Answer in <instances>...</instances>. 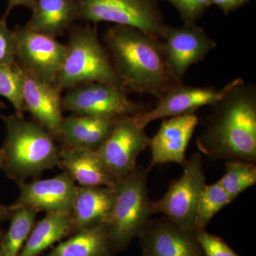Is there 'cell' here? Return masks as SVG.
<instances>
[{
    "label": "cell",
    "instance_id": "cell-1",
    "mask_svg": "<svg viewBox=\"0 0 256 256\" xmlns=\"http://www.w3.org/2000/svg\"><path fill=\"white\" fill-rule=\"evenodd\" d=\"M198 150L212 159L256 160V87L242 78L213 105Z\"/></svg>",
    "mask_w": 256,
    "mask_h": 256
},
{
    "label": "cell",
    "instance_id": "cell-2",
    "mask_svg": "<svg viewBox=\"0 0 256 256\" xmlns=\"http://www.w3.org/2000/svg\"><path fill=\"white\" fill-rule=\"evenodd\" d=\"M106 50L126 90L159 99L178 82L170 74L158 36L126 25L114 24L104 35Z\"/></svg>",
    "mask_w": 256,
    "mask_h": 256
},
{
    "label": "cell",
    "instance_id": "cell-3",
    "mask_svg": "<svg viewBox=\"0 0 256 256\" xmlns=\"http://www.w3.org/2000/svg\"><path fill=\"white\" fill-rule=\"evenodd\" d=\"M6 128L2 149L4 170L8 178L16 183L28 178L36 180L46 170L58 166L60 148L55 138L33 121L22 114L2 116Z\"/></svg>",
    "mask_w": 256,
    "mask_h": 256
},
{
    "label": "cell",
    "instance_id": "cell-4",
    "mask_svg": "<svg viewBox=\"0 0 256 256\" xmlns=\"http://www.w3.org/2000/svg\"><path fill=\"white\" fill-rule=\"evenodd\" d=\"M68 32L65 54L55 80L60 92L90 82L124 88L99 40L96 26L73 25Z\"/></svg>",
    "mask_w": 256,
    "mask_h": 256
},
{
    "label": "cell",
    "instance_id": "cell-5",
    "mask_svg": "<svg viewBox=\"0 0 256 256\" xmlns=\"http://www.w3.org/2000/svg\"><path fill=\"white\" fill-rule=\"evenodd\" d=\"M146 178L148 171L136 166L114 186V207L106 224L108 237L114 252L122 250L132 239L140 237L152 214Z\"/></svg>",
    "mask_w": 256,
    "mask_h": 256
},
{
    "label": "cell",
    "instance_id": "cell-6",
    "mask_svg": "<svg viewBox=\"0 0 256 256\" xmlns=\"http://www.w3.org/2000/svg\"><path fill=\"white\" fill-rule=\"evenodd\" d=\"M78 20L88 23H114L133 26L164 37L166 24L160 0H77Z\"/></svg>",
    "mask_w": 256,
    "mask_h": 256
},
{
    "label": "cell",
    "instance_id": "cell-7",
    "mask_svg": "<svg viewBox=\"0 0 256 256\" xmlns=\"http://www.w3.org/2000/svg\"><path fill=\"white\" fill-rule=\"evenodd\" d=\"M64 110L73 114L107 119L134 116L149 110L128 98L124 88L105 82H90L68 89L62 98Z\"/></svg>",
    "mask_w": 256,
    "mask_h": 256
},
{
    "label": "cell",
    "instance_id": "cell-8",
    "mask_svg": "<svg viewBox=\"0 0 256 256\" xmlns=\"http://www.w3.org/2000/svg\"><path fill=\"white\" fill-rule=\"evenodd\" d=\"M183 168L182 175L171 183L164 196L158 201L151 202V212L163 214L184 228L196 230L197 204L206 185L201 154L195 152L186 160Z\"/></svg>",
    "mask_w": 256,
    "mask_h": 256
},
{
    "label": "cell",
    "instance_id": "cell-9",
    "mask_svg": "<svg viewBox=\"0 0 256 256\" xmlns=\"http://www.w3.org/2000/svg\"><path fill=\"white\" fill-rule=\"evenodd\" d=\"M136 116L118 120L114 129L97 152L114 178H124L136 168L140 153L150 146L146 128L138 126Z\"/></svg>",
    "mask_w": 256,
    "mask_h": 256
},
{
    "label": "cell",
    "instance_id": "cell-10",
    "mask_svg": "<svg viewBox=\"0 0 256 256\" xmlns=\"http://www.w3.org/2000/svg\"><path fill=\"white\" fill-rule=\"evenodd\" d=\"M14 32L16 63L38 78L55 85L65 54V45L56 37L26 26H16Z\"/></svg>",
    "mask_w": 256,
    "mask_h": 256
},
{
    "label": "cell",
    "instance_id": "cell-11",
    "mask_svg": "<svg viewBox=\"0 0 256 256\" xmlns=\"http://www.w3.org/2000/svg\"><path fill=\"white\" fill-rule=\"evenodd\" d=\"M162 46L170 74L176 82H182L188 69L204 60L216 44L196 24L181 28L166 25Z\"/></svg>",
    "mask_w": 256,
    "mask_h": 256
},
{
    "label": "cell",
    "instance_id": "cell-12",
    "mask_svg": "<svg viewBox=\"0 0 256 256\" xmlns=\"http://www.w3.org/2000/svg\"><path fill=\"white\" fill-rule=\"evenodd\" d=\"M235 80L220 89L214 87H194L182 82L174 84L158 99L154 108L136 116L138 126L146 128L156 120L168 118L183 114H195L204 106H213L220 100Z\"/></svg>",
    "mask_w": 256,
    "mask_h": 256
},
{
    "label": "cell",
    "instance_id": "cell-13",
    "mask_svg": "<svg viewBox=\"0 0 256 256\" xmlns=\"http://www.w3.org/2000/svg\"><path fill=\"white\" fill-rule=\"evenodd\" d=\"M18 66L22 82L24 110L31 114L37 124L58 139L64 118L62 92L54 84L38 78L18 64Z\"/></svg>",
    "mask_w": 256,
    "mask_h": 256
},
{
    "label": "cell",
    "instance_id": "cell-14",
    "mask_svg": "<svg viewBox=\"0 0 256 256\" xmlns=\"http://www.w3.org/2000/svg\"><path fill=\"white\" fill-rule=\"evenodd\" d=\"M20 194L12 207L26 206L38 212L70 214L77 186L64 171L55 178L18 183Z\"/></svg>",
    "mask_w": 256,
    "mask_h": 256
},
{
    "label": "cell",
    "instance_id": "cell-15",
    "mask_svg": "<svg viewBox=\"0 0 256 256\" xmlns=\"http://www.w3.org/2000/svg\"><path fill=\"white\" fill-rule=\"evenodd\" d=\"M196 230L184 228L168 218L149 220L140 237L143 256H205Z\"/></svg>",
    "mask_w": 256,
    "mask_h": 256
},
{
    "label": "cell",
    "instance_id": "cell-16",
    "mask_svg": "<svg viewBox=\"0 0 256 256\" xmlns=\"http://www.w3.org/2000/svg\"><path fill=\"white\" fill-rule=\"evenodd\" d=\"M198 118L195 114L164 119L159 130L151 138V162L150 169L168 162L184 164L186 152Z\"/></svg>",
    "mask_w": 256,
    "mask_h": 256
},
{
    "label": "cell",
    "instance_id": "cell-17",
    "mask_svg": "<svg viewBox=\"0 0 256 256\" xmlns=\"http://www.w3.org/2000/svg\"><path fill=\"white\" fill-rule=\"evenodd\" d=\"M114 198V186H77L70 213V233L107 224L112 213Z\"/></svg>",
    "mask_w": 256,
    "mask_h": 256
},
{
    "label": "cell",
    "instance_id": "cell-18",
    "mask_svg": "<svg viewBox=\"0 0 256 256\" xmlns=\"http://www.w3.org/2000/svg\"><path fill=\"white\" fill-rule=\"evenodd\" d=\"M58 166L80 186H114L117 178L111 174L97 152L84 148H60Z\"/></svg>",
    "mask_w": 256,
    "mask_h": 256
},
{
    "label": "cell",
    "instance_id": "cell-19",
    "mask_svg": "<svg viewBox=\"0 0 256 256\" xmlns=\"http://www.w3.org/2000/svg\"><path fill=\"white\" fill-rule=\"evenodd\" d=\"M118 120L72 114L64 118L58 140L63 146L97 151L110 134Z\"/></svg>",
    "mask_w": 256,
    "mask_h": 256
},
{
    "label": "cell",
    "instance_id": "cell-20",
    "mask_svg": "<svg viewBox=\"0 0 256 256\" xmlns=\"http://www.w3.org/2000/svg\"><path fill=\"white\" fill-rule=\"evenodd\" d=\"M31 10L32 18L25 26L56 38L78 20L77 0H35Z\"/></svg>",
    "mask_w": 256,
    "mask_h": 256
},
{
    "label": "cell",
    "instance_id": "cell-21",
    "mask_svg": "<svg viewBox=\"0 0 256 256\" xmlns=\"http://www.w3.org/2000/svg\"><path fill=\"white\" fill-rule=\"evenodd\" d=\"M106 224L80 229L44 256H112Z\"/></svg>",
    "mask_w": 256,
    "mask_h": 256
},
{
    "label": "cell",
    "instance_id": "cell-22",
    "mask_svg": "<svg viewBox=\"0 0 256 256\" xmlns=\"http://www.w3.org/2000/svg\"><path fill=\"white\" fill-rule=\"evenodd\" d=\"M70 214L47 213L34 226L28 240L18 256H38L56 242L70 234Z\"/></svg>",
    "mask_w": 256,
    "mask_h": 256
},
{
    "label": "cell",
    "instance_id": "cell-23",
    "mask_svg": "<svg viewBox=\"0 0 256 256\" xmlns=\"http://www.w3.org/2000/svg\"><path fill=\"white\" fill-rule=\"evenodd\" d=\"M10 226L0 242V256H18L34 226L38 210L10 206Z\"/></svg>",
    "mask_w": 256,
    "mask_h": 256
},
{
    "label": "cell",
    "instance_id": "cell-24",
    "mask_svg": "<svg viewBox=\"0 0 256 256\" xmlns=\"http://www.w3.org/2000/svg\"><path fill=\"white\" fill-rule=\"evenodd\" d=\"M218 182L232 202L242 192L256 184V165L250 162L229 160L226 164L225 174Z\"/></svg>",
    "mask_w": 256,
    "mask_h": 256
},
{
    "label": "cell",
    "instance_id": "cell-25",
    "mask_svg": "<svg viewBox=\"0 0 256 256\" xmlns=\"http://www.w3.org/2000/svg\"><path fill=\"white\" fill-rule=\"evenodd\" d=\"M232 200L220 182L206 185L202 192L195 215L196 229L204 228L220 210L228 204Z\"/></svg>",
    "mask_w": 256,
    "mask_h": 256
},
{
    "label": "cell",
    "instance_id": "cell-26",
    "mask_svg": "<svg viewBox=\"0 0 256 256\" xmlns=\"http://www.w3.org/2000/svg\"><path fill=\"white\" fill-rule=\"evenodd\" d=\"M0 96L11 102L16 114L23 116L22 82L16 60L14 64L0 65Z\"/></svg>",
    "mask_w": 256,
    "mask_h": 256
},
{
    "label": "cell",
    "instance_id": "cell-27",
    "mask_svg": "<svg viewBox=\"0 0 256 256\" xmlns=\"http://www.w3.org/2000/svg\"><path fill=\"white\" fill-rule=\"evenodd\" d=\"M178 10L184 24H196L212 5L210 0H163Z\"/></svg>",
    "mask_w": 256,
    "mask_h": 256
},
{
    "label": "cell",
    "instance_id": "cell-28",
    "mask_svg": "<svg viewBox=\"0 0 256 256\" xmlns=\"http://www.w3.org/2000/svg\"><path fill=\"white\" fill-rule=\"evenodd\" d=\"M196 235L205 256H240L222 238L204 228L197 229Z\"/></svg>",
    "mask_w": 256,
    "mask_h": 256
},
{
    "label": "cell",
    "instance_id": "cell-29",
    "mask_svg": "<svg viewBox=\"0 0 256 256\" xmlns=\"http://www.w3.org/2000/svg\"><path fill=\"white\" fill-rule=\"evenodd\" d=\"M16 60V38L6 20H0V65L14 64Z\"/></svg>",
    "mask_w": 256,
    "mask_h": 256
},
{
    "label": "cell",
    "instance_id": "cell-30",
    "mask_svg": "<svg viewBox=\"0 0 256 256\" xmlns=\"http://www.w3.org/2000/svg\"><path fill=\"white\" fill-rule=\"evenodd\" d=\"M212 4L218 6L224 14L228 15L232 12L238 10L248 4L250 0H210Z\"/></svg>",
    "mask_w": 256,
    "mask_h": 256
},
{
    "label": "cell",
    "instance_id": "cell-31",
    "mask_svg": "<svg viewBox=\"0 0 256 256\" xmlns=\"http://www.w3.org/2000/svg\"><path fill=\"white\" fill-rule=\"evenodd\" d=\"M34 2L35 0H8V6H6L2 20H6L12 10L16 6H23L32 10L34 4Z\"/></svg>",
    "mask_w": 256,
    "mask_h": 256
},
{
    "label": "cell",
    "instance_id": "cell-32",
    "mask_svg": "<svg viewBox=\"0 0 256 256\" xmlns=\"http://www.w3.org/2000/svg\"><path fill=\"white\" fill-rule=\"evenodd\" d=\"M11 208L10 206L0 204V223L3 220L9 218Z\"/></svg>",
    "mask_w": 256,
    "mask_h": 256
},
{
    "label": "cell",
    "instance_id": "cell-33",
    "mask_svg": "<svg viewBox=\"0 0 256 256\" xmlns=\"http://www.w3.org/2000/svg\"><path fill=\"white\" fill-rule=\"evenodd\" d=\"M4 154L2 149L0 148V170L2 169L3 165H4Z\"/></svg>",
    "mask_w": 256,
    "mask_h": 256
},
{
    "label": "cell",
    "instance_id": "cell-34",
    "mask_svg": "<svg viewBox=\"0 0 256 256\" xmlns=\"http://www.w3.org/2000/svg\"><path fill=\"white\" fill-rule=\"evenodd\" d=\"M2 106H2V104H0V109H1V108H2ZM0 116H1V114H0Z\"/></svg>",
    "mask_w": 256,
    "mask_h": 256
},
{
    "label": "cell",
    "instance_id": "cell-35",
    "mask_svg": "<svg viewBox=\"0 0 256 256\" xmlns=\"http://www.w3.org/2000/svg\"><path fill=\"white\" fill-rule=\"evenodd\" d=\"M1 240H2V238H1V239H0V242H1Z\"/></svg>",
    "mask_w": 256,
    "mask_h": 256
}]
</instances>
